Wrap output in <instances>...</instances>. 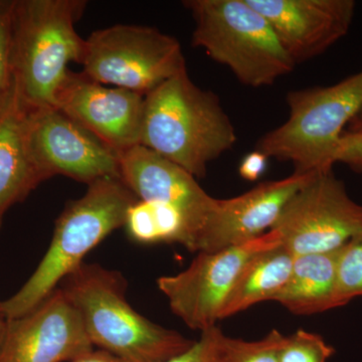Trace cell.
Segmentation results:
<instances>
[{"label": "cell", "mask_w": 362, "mask_h": 362, "mask_svg": "<svg viewBox=\"0 0 362 362\" xmlns=\"http://www.w3.org/2000/svg\"><path fill=\"white\" fill-rule=\"evenodd\" d=\"M362 297V230L340 247L335 287V308Z\"/></svg>", "instance_id": "cell-20"}, {"label": "cell", "mask_w": 362, "mask_h": 362, "mask_svg": "<svg viewBox=\"0 0 362 362\" xmlns=\"http://www.w3.org/2000/svg\"><path fill=\"white\" fill-rule=\"evenodd\" d=\"M137 197L121 177H104L88 185L80 199L66 204L54 226L49 250L25 285L0 303L6 320L37 308L59 283L82 265L88 252L125 225L128 209Z\"/></svg>", "instance_id": "cell-3"}, {"label": "cell", "mask_w": 362, "mask_h": 362, "mask_svg": "<svg viewBox=\"0 0 362 362\" xmlns=\"http://www.w3.org/2000/svg\"><path fill=\"white\" fill-rule=\"evenodd\" d=\"M271 230L295 257L335 251L362 230V206L333 168L323 169L286 202Z\"/></svg>", "instance_id": "cell-8"}, {"label": "cell", "mask_w": 362, "mask_h": 362, "mask_svg": "<svg viewBox=\"0 0 362 362\" xmlns=\"http://www.w3.org/2000/svg\"><path fill=\"white\" fill-rule=\"evenodd\" d=\"M339 251L295 257L289 280L273 301L297 315H312L335 309Z\"/></svg>", "instance_id": "cell-17"}, {"label": "cell", "mask_w": 362, "mask_h": 362, "mask_svg": "<svg viewBox=\"0 0 362 362\" xmlns=\"http://www.w3.org/2000/svg\"><path fill=\"white\" fill-rule=\"evenodd\" d=\"M93 349L80 314L59 288L30 313L6 320L0 362H71Z\"/></svg>", "instance_id": "cell-11"}, {"label": "cell", "mask_w": 362, "mask_h": 362, "mask_svg": "<svg viewBox=\"0 0 362 362\" xmlns=\"http://www.w3.org/2000/svg\"><path fill=\"white\" fill-rule=\"evenodd\" d=\"M71 362H128L120 358V357L113 356L109 352L101 349H93L78 358Z\"/></svg>", "instance_id": "cell-27"}, {"label": "cell", "mask_w": 362, "mask_h": 362, "mask_svg": "<svg viewBox=\"0 0 362 362\" xmlns=\"http://www.w3.org/2000/svg\"><path fill=\"white\" fill-rule=\"evenodd\" d=\"M338 162L362 173V130L343 133L334 157V163Z\"/></svg>", "instance_id": "cell-25"}, {"label": "cell", "mask_w": 362, "mask_h": 362, "mask_svg": "<svg viewBox=\"0 0 362 362\" xmlns=\"http://www.w3.org/2000/svg\"><path fill=\"white\" fill-rule=\"evenodd\" d=\"M144 103V95L70 70L57 92L54 108L120 154L141 142Z\"/></svg>", "instance_id": "cell-12"}, {"label": "cell", "mask_w": 362, "mask_h": 362, "mask_svg": "<svg viewBox=\"0 0 362 362\" xmlns=\"http://www.w3.org/2000/svg\"><path fill=\"white\" fill-rule=\"evenodd\" d=\"M281 244L274 230L240 246L199 252L189 267L176 275L162 276L157 287L171 311L190 329L204 331L221 320L223 306L247 262L258 252Z\"/></svg>", "instance_id": "cell-9"}, {"label": "cell", "mask_w": 362, "mask_h": 362, "mask_svg": "<svg viewBox=\"0 0 362 362\" xmlns=\"http://www.w3.org/2000/svg\"><path fill=\"white\" fill-rule=\"evenodd\" d=\"M28 140L45 180L64 175L89 185L104 177H121L118 152L59 109L30 107Z\"/></svg>", "instance_id": "cell-10"}, {"label": "cell", "mask_w": 362, "mask_h": 362, "mask_svg": "<svg viewBox=\"0 0 362 362\" xmlns=\"http://www.w3.org/2000/svg\"><path fill=\"white\" fill-rule=\"evenodd\" d=\"M86 6L84 0L16 1L14 82L33 108H54L69 64H82L86 40L78 35L76 23Z\"/></svg>", "instance_id": "cell-4"}, {"label": "cell", "mask_w": 362, "mask_h": 362, "mask_svg": "<svg viewBox=\"0 0 362 362\" xmlns=\"http://www.w3.org/2000/svg\"><path fill=\"white\" fill-rule=\"evenodd\" d=\"M226 337L218 326L202 331L199 340L168 362H225Z\"/></svg>", "instance_id": "cell-24"}, {"label": "cell", "mask_w": 362, "mask_h": 362, "mask_svg": "<svg viewBox=\"0 0 362 362\" xmlns=\"http://www.w3.org/2000/svg\"><path fill=\"white\" fill-rule=\"evenodd\" d=\"M183 6L194 21L192 45L228 66L242 84L273 85L296 66L247 0H187Z\"/></svg>", "instance_id": "cell-5"}, {"label": "cell", "mask_w": 362, "mask_h": 362, "mask_svg": "<svg viewBox=\"0 0 362 362\" xmlns=\"http://www.w3.org/2000/svg\"><path fill=\"white\" fill-rule=\"evenodd\" d=\"M124 228L130 239L139 244H180L189 251L194 249L187 218L163 202L137 199L128 209Z\"/></svg>", "instance_id": "cell-19"}, {"label": "cell", "mask_w": 362, "mask_h": 362, "mask_svg": "<svg viewBox=\"0 0 362 362\" xmlns=\"http://www.w3.org/2000/svg\"><path fill=\"white\" fill-rule=\"evenodd\" d=\"M119 162L121 180L138 199L163 202L183 214L194 235V252L216 199L185 169L143 145L119 154Z\"/></svg>", "instance_id": "cell-15"}, {"label": "cell", "mask_w": 362, "mask_h": 362, "mask_svg": "<svg viewBox=\"0 0 362 362\" xmlns=\"http://www.w3.org/2000/svg\"><path fill=\"white\" fill-rule=\"evenodd\" d=\"M268 159V156L259 150L251 152L240 162V175L247 181L259 180L266 171Z\"/></svg>", "instance_id": "cell-26"}, {"label": "cell", "mask_w": 362, "mask_h": 362, "mask_svg": "<svg viewBox=\"0 0 362 362\" xmlns=\"http://www.w3.org/2000/svg\"><path fill=\"white\" fill-rule=\"evenodd\" d=\"M283 337L276 329L256 341L226 337L225 362H279L278 350Z\"/></svg>", "instance_id": "cell-22"}, {"label": "cell", "mask_w": 362, "mask_h": 362, "mask_svg": "<svg viewBox=\"0 0 362 362\" xmlns=\"http://www.w3.org/2000/svg\"><path fill=\"white\" fill-rule=\"evenodd\" d=\"M314 173L294 171L283 180L259 183L239 197L216 199L197 238L194 252H214L240 246L269 232L286 202Z\"/></svg>", "instance_id": "cell-13"}, {"label": "cell", "mask_w": 362, "mask_h": 362, "mask_svg": "<svg viewBox=\"0 0 362 362\" xmlns=\"http://www.w3.org/2000/svg\"><path fill=\"white\" fill-rule=\"evenodd\" d=\"M289 116L262 137L258 150L289 161L295 173L333 168L344 128L362 112V70L327 87L288 93Z\"/></svg>", "instance_id": "cell-6"}, {"label": "cell", "mask_w": 362, "mask_h": 362, "mask_svg": "<svg viewBox=\"0 0 362 362\" xmlns=\"http://www.w3.org/2000/svg\"><path fill=\"white\" fill-rule=\"evenodd\" d=\"M294 259V255L282 244L255 255L228 295L221 320L261 302L273 301L289 280Z\"/></svg>", "instance_id": "cell-18"}, {"label": "cell", "mask_w": 362, "mask_h": 362, "mask_svg": "<svg viewBox=\"0 0 362 362\" xmlns=\"http://www.w3.org/2000/svg\"><path fill=\"white\" fill-rule=\"evenodd\" d=\"M269 21L295 65L327 51L349 33L354 0H247Z\"/></svg>", "instance_id": "cell-14"}, {"label": "cell", "mask_w": 362, "mask_h": 362, "mask_svg": "<svg viewBox=\"0 0 362 362\" xmlns=\"http://www.w3.org/2000/svg\"><path fill=\"white\" fill-rule=\"evenodd\" d=\"M335 349L321 335L304 329L283 337L279 362H327Z\"/></svg>", "instance_id": "cell-21"}, {"label": "cell", "mask_w": 362, "mask_h": 362, "mask_svg": "<svg viewBox=\"0 0 362 362\" xmlns=\"http://www.w3.org/2000/svg\"><path fill=\"white\" fill-rule=\"evenodd\" d=\"M59 289L77 309L93 346L128 362H168L194 343L138 313L122 274L82 264Z\"/></svg>", "instance_id": "cell-2"}, {"label": "cell", "mask_w": 362, "mask_h": 362, "mask_svg": "<svg viewBox=\"0 0 362 362\" xmlns=\"http://www.w3.org/2000/svg\"><path fill=\"white\" fill-rule=\"evenodd\" d=\"M14 7L16 1H0V107L14 84Z\"/></svg>", "instance_id": "cell-23"}, {"label": "cell", "mask_w": 362, "mask_h": 362, "mask_svg": "<svg viewBox=\"0 0 362 362\" xmlns=\"http://www.w3.org/2000/svg\"><path fill=\"white\" fill-rule=\"evenodd\" d=\"M4 316H2L1 312H0V340H1L2 334H4V327H6V322L2 320Z\"/></svg>", "instance_id": "cell-28"}, {"label": "cell", "mask_w": 362, "mask_h": 362, "mask_svg": "<svg viewBox=\"0 0 362 362\" xmlns=\"http://www.w3.org/2000/svg\"><path fill=\"white\" fill-rule=\"evenodd\" d=\"M30 106L14 82L0 107V218L4 211L45 181L30 151L28 115Z\"/></svg>", "instance_id": "cell-16"}, {"label": "cell", "mask_w": 362, "mask_h": 362, "mask_svg": "<svg viewBox=\"0 0 362 362\" xmlns=\"http://www.w3.org/2000/svg\"><path fill=\"white\" fill-rule=\"evenodd\" d=\"M83 73L98 83L146 96L187 71L180 42L151 26L116 25L86 40Z\"/></svg>", "instance_id": "cell-7"}, {"label": "cell", "mask_w": 362, "mask_h": 362, "mask_svg": "<svg viewBox=\"0 0 362 362\" xmlns=\"http://www.w3.org/2000/svg\"><path fill=\"white\" fill-rule=\"evenodd\" d=\"M354 120H357V126H356V129H354V131L362 130V112L361 114H359L358 116L356 117V119H354Z\"/></svg>", "instance_id": "cell-29"}, {"label": "cell", "mask_w": 362, "mask_h": 362, "mask_svg": "<svg viewBox=\"0 0 362 362\" xmlns=\"http://www.w3.org/2000/svg\"><path fill=\"white\" fill-rule=\"evenodd\" d=\"M220 99L190 80L187 71L145 96L141 142L159 156L204 177L207 165L237 143Z\"/></svg>", "instance_id": "cell-1"}]
</instances>
